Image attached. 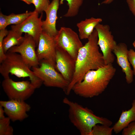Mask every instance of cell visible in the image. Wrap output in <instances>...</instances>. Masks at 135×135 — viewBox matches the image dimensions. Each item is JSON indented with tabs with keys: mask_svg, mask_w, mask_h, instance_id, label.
<instances>
[{
	"mask_svg": "<svg viewBox=\"0 0 135 135\" xmlns=\"http://www.w3.org/2000/svg\"><path fill=\"white\" fill-rule=\"evenodd\" d=\"M23 1L25 2L26 3L30 4H32V0H20Z\"/></svg>",
	"mask_w": 135,
	"mask_h": 135,
	"instance_id": "cell-31",
	"label": "cell"
},
{
	"mask_svg": "<svg viewBox=\"0 0 135 135\" xmlns=\"http://www.w3.org/2000/svg\"><path fill=\"white\" fill-rule=\"evenodd\" d=\"M2 85L9 100L25 101L32 96L36 89L30 81L16 82L10 77L4 78Z\"/></svg>",
	"mask_w": 135,
	"mask_h": 135,
	"instance_id": "cell-6",
	"label": "cell"
},
{
	"mask_svg": "<svg viewBox=\"0 0 135 135\" xmlns=\"http://www.w3.org/2000/svg\"><path fill=\"white\" fill-rule=\"evenodd\" d=\"M102 21V19L101 18L92 17L86 18L77 23L76 26L78 28V35L80 39H88L96 26Z\"/></svg>",
	"mask_w": 135,
	"mask_h": 135,
	"instance_id": "cell-17",
	"label": "cell"
},
{
	"mask_svg": "<svg viewBox=\"0 0 135 135\" xmlns=\"http://www.w3.org/2000/svg\"><path fill=\"white\" fill-rule=\"evenodd\" d=\"M63 102L68 107V116L71 123L81 135H91L93 127L100 124L110 126L112 122L108 118L97 116L91 110L64 98Z\"/></svg>",
	"mask_w": 135,
	"mask_h": 135,
	"instance_id": "cell-3",
	"label": "cell"
},
{
	"mask_svg": "<svg viewBox=\"0 0 135 135\" xmlns=\"http://www.w3.org/2000/svg\"><path fill=\"white\" fill-rule=\"evenodd\" d=\"M8 31L6 28L0 31V63L5 58L6 54L4 52L2 48V42L4 38L8 34Z\"/></svg>",
	"mask_w": 135,
	"mask_h": 135,
	"instance_id": "cell-24",
	"label": "cell"
},
{
	"mask_svg": "<svg viewBox=\"0 0 135 135\" xmlns=\"http://www.w3.org/2000/svg\"><path fill=\"white\" fill-rule=\"evenodd\" d=\"M128 57L129 61L133 67V74L135 76V51L132 49L128 50Z\"/></svg>",
	"mask_w": 135,
	"mask_h": 135,
	"instance_id": "cell-26",
	"label": "cell"
},
{
	"mask_svg": "<svg viewBox=\"0 0 135 135\" xmlns=\"http://www.w3.org/2000/svg\"><path fill=\"white\" fill-rule=\"evenodd\" d=\"M132 44L134 47L135 48V40L133 43Z\"/></svg>",
	"mask_w": 135,
	"mask_h": 135,
	"instance_id": "cell-32",
	"label": "cell"
},
{
	"mask_svg": "<svg viewBox=\"0 0 135 135\" xmlns=\"http://www.w3.org/2000/svg\"><path fill=\"white\" fill-rule=\"evenodd\" d=\"M98 124L92 128L91 135H112L113 131L112 127Z\"/></svg>",
	"mask_w": 135,
	"mask_h": 135,
	"instance_id": "cell-21",
	"label": "cell"
},
{
	"mask_svg": "<svg viewBox=\"0 0 135 135\" xmlns=\"http://www.w3.org/2000/svg\"><path fill=\"white\" fill-rule=\"evenodd\" d=\"M60 2V0H52L45 12L46 14V19L42 21V31L54 38L58 31L56 28V23Z\"/></svg>",
	"mask_w": 135,
	"mask_h": 135,
	"instance_id": "cell-15",
	"label": "cell"
},
{
	"mask_svg": "<svg viewBox=\"0 0 135 135\" xmlns=\"http://www.w3.org/2000/svg\"><path fill=\"white\" fill-rule=\"evenodd\" d=\"M10 120L8 117L0 119V135L13 134V128L10 125Z\"/></svg>",
	"mask_w": 135,
	"mask_h": 135,
	"instance_id": "cell-22",
	"label": "cell"
},
{
	"mask_svg": "<svg viewBox=\"0 0 135 135\" xmlns=\"http://www.w3.org/2000/svg\"><path fill=\"white\" fill-rule=\"evenodd\" d=\"M88 39V42L78 51L72 78L64 90L66 95L70 94L74 86L81 82L88 71L96 70L105 65L102 54L99 51L98 34L96 29Z\"/></svg>",
	"mask_w": 135,
	"mask_h": 135,
	"instance_id": "cell-1",
	"label": "cell"
},
{
	"mask_svg": "<svg viewBox=\"0 0 135 135\" xmlns=\"http://www.w3.org/2000/svg\"><path fill=\"white\" fill-rule=\"evenodd\" d=\"M129 9L135 17V0H126Z\"/></svg>",
	"mask_w": 135,
	"mask_h": 135,
	"instance_id": "cell-28",
	"label": "cell"
},
{
	"mask_svg": "<svg viewBox=\"0 0 135 135\" xmlns=\"http://www.w3.org/2000/svg\"><path fill=\"white\" fill-rule=\"evenodd\" d=\"M0 105L3 108L8 117L13 122L22 121L27 118L28 116L27 112L31 109L30 106L25 101L18 100H1Z\"/></svg>",
	"mask_w": 135,
	"mask_h": 135,
	"instance_id": "cell-12",
	"label": "cell"
},
{
	"mask_svg": "<svg viewBox=\"0 0 135 135\" xmlns=\"http://www.w3.org/2000/svg\"><path fill=\"white\" fill-rule=\"evenodd\" d=\"M4 111L3 108L0 105V119L3 118L5 117L4 116Z\"/></svg>",
	"mask_w": 135,
	"mask_h": 135,
	"instance_id": "cell-29",
	"label": "cell"
},
{
	"mask_svg": "<svg viewBox=\"0 0 135 135\" xmlns=\"http://www.w3.org/2000/svg\"><path fill=\"white\" fill-rule=\"evenodd\" d=\"M24 36L22 44L13 46L8 51L19 54L30 68L38 67L40 62L35 50L37 46L36 42L32 37L28 34H25Z\"/></svg>",
	"mask_w": 135,
	"mask_h": 135,
	"instance_id": "cell-9",
	"label": "cell"
},
{
	"mask_svg": "<svg viewBox=\"0 0 135 135\" xmlns=\"http://www.w3.org/2000/svg\"><path fill=\"white\" fill-rule=\"evenodd\" d=\"M116 70L112 64L90 70L86 73L81 82L74 86L72 90L76 95L85 98L98 96L107 88Z\"/></svg>",
	"mask_w": 135,
	"mask_h": 135,
	"instance_id": "cell-2",
	"label": "cell"
},
{
	"mask_svg": "<svg viewBox=\"0 0 135 135\" xmlns=\"http://www.w3.org/2000/svg\"><path fill=\"white\" fill-rule=\"evenodd\" d=\"M122 135H135V121L130 123L122 131Z\"/></svg>",
	"mask_w": 135,
	"mask_h": 135,
	"instance_id": "cell-25",
	"label": "cell"
},
{
	"mask_svg": "<svg viewBox=\"0 0 135 135\" xmlns=\"http://www.w3.org/2000/svg\"><path fill=\"white\" fill-rule=\"evenodd\" d=\"M39 66L32 68L35 76L40 79L47 87H54L64 90L69 82L65 80L55 68L47 61L43 60L40 62Z\"/></svg>",
	"mask_w": 135,
	"mask_h": 135,
	"instance_id": "cell-5",
	"label": "cell"
},
{
	"mask_svg": "<svg viewBox=\"0 0 135 135\" xmlns=\"http://www.w3.org/2000/svg\"><path fill=\"white\" fill-rule=\"evenodd\" d=\"M95 29L98 32V44L102 52L105 64H112L115 59L112 52L117 44L110 30V27L108 25L99 23Z\"/></svg>",
	"mask_w": 135,
	"mask_h": 135,
	"instance_id": "cell-8",
	"label": "cell"
},
{
	"mask_svg": "<svg viewBox=\"0 0 135 135\" xmlns=\"http://www.w3.org/2000/svg\"><path fill=\"white\" fill-rule=\"evenodd\" d=\"M36 52L39 62L44 60L56 68V44L55 38L42 31L40 36Z\"/></svg>",
	"mask_w": 135,
	"mask_h": 135,
	"instance_id": "cell-11",
	"label": "cell"
},
{
	"mask_svg": "<svg viewBox=\"0 0 135 135\" xmlns=\"http://www.w3.org/2000/svg\"><path fill=\"white\" fill-rule=\"evenodd\" d=\"M22 34L12 30L8 31L2 42L3 49L5 54L12 47L22 44L24 39V36H22Z\"/></svg>",
	"mask_w": 135,
	"mask_h": 135,
	"instance_id": "cell-18",
	"label": "cell"
},
{
	"mask_svg": "<svg viewBox=\"0 0 135 135\" xmlns=\"http://www.w3.org/2000/svg\"><path fill=\"white\" fill-rule=\"evenodd\" d=\"M128 50L126 44L124 43L117 44L113 52L116 57L117 63L125 74L127 83L130 84L134 80L133 72L128 57Z\"/></svg>",
	"mask_w": 135,
	"mask_h": 135,
	"instance_id": "cell-14",
	"label": "cell"
},
{
	"mask_svg": "<svg viewBox=\"0 0 135 135\" xmlns=\"http://www.w3.org/2000/svg\"><path fill=\"white\" fill-rule=\"evenodd\" d=\"M75 63L76 60L67 52L56 46V69L69 83L72 78L74 72Z\"/></svg>",
	"mask_w": 135,
	"mask_h": 135,
	"instance_id": "cell-13",
	"label": "cell"
},
{
	"mask_svg": "<svg viewBox=\"0 0 135 135\" xmlns=\"http://www.w3.org/2000/svg\"><path fill=\"white\" fill-rule=\"evenodd\" d=\"M8 25V16L5 15L0 12V30L5 29Z\"/></svg>",
	"mask_w": 135,
	"mask_h": 135,
	"instance_id": "cell-27",
	"label": "cell"
},
{
	"mask_svg": "<svg viewBox=\"0 0 135 135\" xmlns=\"http://www.w3.org/2000/svg\"><path fill=\"white\" fill-rule=\"evenodd\" d=\"M64 0L67 2L68 8L67 12L63 16L66 18H69L76 16L78 14L84 0H60V4H63Z\"/></svg>",
	"mask_w": 135,
	"mask_h": 135,
	"instance_id": "cell-19",
	"label": "cell"
},
{
	"mask_svg": "<svg viewBox=\"0 0 135 135\" xmlns=\"http://www.w3.org/2000/svg\"><path fill=\"white\" fill-rule=\"evenodd\" d=\"M38 13L34 11L22 22L20 24L12 25L11 30L21 33L23 32L31 36L38 46L40 34L42 31V14L38 17Z\"/></svg>",
	"mask_w": 135,
	"mask_h": 135,
	"instance_id": "cell-10",
	"label": "cell"
},
{
	"mask_svg": "<svg viewBox=\"0 0 135 135\" xmlns=\"http://www.w3.org/2000/svg\"><path fill=\"white\" fill-rule=\"evenodd\" d=\"M135 121V99L132 100V106L128 110H123L119 119L113 126V131L118 134L132 122Z\"/></svg>",
	"mask_w": 135,
	"mask_h": 135,
	"instance_id": "cell-16",
	"label": "cell"
},
{
	"mask_svg": "<svg viewBox=\"0 0 135 135\" xmlns=\"http://www.w3.org/2000/svg\"><path fill=\"white\" fill-rule=\"evenodd\" d=\"M114 0H104L101 3V4H109L113 2Z\"/></svg>",
	"mask_w": 135,
	"mask_h": 135,
	"instance_id": "cell-30",
	"label": "cell"
},
{
	"mask_svg": "<svg viewBox=\"0 0 135 135\" xmlns=\"http://www.w3.org/2000/svg\"><path fill=\"white\" fill-rule=\"evenodd\" d=\"M6 54L0 65V73L4 78L10 77V74L18 78L28 77L36 89L40 88L42 81L35 76L19 54L8 51Z\"/></svg>",
	"mask_w": 135,
	"mask_h": 135,
	"instance_id": "cell-4",
	"label": "cell"
},
{
	"mask_svg": "<svg viewBox=\"0 0 135 135\" xmlns=\"http://www.w3.org/2000/svg\"><path fill=\"white\" fill-rule=\"evenodd\" d=\"M32 4L35 7L34 11L40 14L46 11L50 3L49 0H32Z\"/></svg>",
	"mask_w": 135,
	"mask_h": 135,
	"instance_id": "cell-23",
	"label": "cell"
},
{
	"mask_svg": "<svg viewBox=\"0 0 135 135\" xmlns=\"http://www.w3.org/2000/svg\"><path fill=\"white\" fill-rule=\"evenodd\" d=\"M55 39L56 46L66 50L76 60L83 46L77 33L70 28L62 27Z\"/></svg>",
	"mask_w": 135,
	"mask_h": 135,
	"instance_id": "cell-7",
	"label": "cell"
},
{
	"mask_svg": "<svg viewBox=\"0 0 135 135\" xmlns=\"http://www.w3.org/2000/svg\"><path fill=\"white\" fill-rule=\"evenodd\" d=\"M33 12L27 10L24 13L16 14L12 13L8 16V25L10 24L18 25L20 24L26 20Z\"/></svg>",
	"mask_w": 135,
	"mask_h": 135,
	"instance_id": "cell-20",
	"label": "cell"
}]
</instances>
